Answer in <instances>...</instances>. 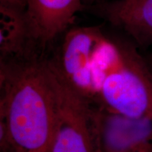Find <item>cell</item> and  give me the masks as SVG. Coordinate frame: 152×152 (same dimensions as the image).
I'll return each instance as SVG.
<instances>
[{"instance_id": "8fae6325", "label": "cell", "mask_w": 152, "mask_h": 152, "mask_svg": "<svg viewBox=\"0 0 152 152\" xmlns=\"http://www.w3.org/2000/svg\"><path fill=\"white\" fill-rule=\"evenodd\" d=\"M120 1H121V2H123V3L128 4V3L132 2V1H134V0H120Z\"/></svg>"}, {"instance_id": "6da1fadb", "label": "cell", "mask_w": 152, "mask_h": 152, "mask_svg": "<svg viewBox=\"0 0 152 152\" xmlns=\"http://www.w3.org/2000/svg\"><path fill=\"white\" fill-rule=\"evenodd\" d=\"M54 120L50 56L0 60L1 152H49Z\"/></svg>"}, {"instance_id": "ba28073f", "label": "cell", "mask_w": 152, "mask_h": 152, "mask_svg": "<svg viewBox=\"0 0 152 152\" xmlns=\"http://www.w3.org/2000/svg\"><path fill=\"white\" fill-rule=\"evenodd\" d=\"M37 49L31 40L25 9L0 4V60L23 57Z\"/></svg>"}, {"instance_id": "7a4b0ae2", "label": "cell", "mask_w": 152, "mask_h": 152, "mask_svg": "<svg viewBox=\"0 0 152 152\" xmlns=\"http://www.w3.org/2000/svg\"><path fill=\"white\" fill-rule=\"evenodd\" d=\"M91 76L96 106L152 120V71L128 36L102 30L91 58Z\"/></svg>"}, {"instance_id": "4fadbf2b", "label": "cell", "mask_w": 152, "mask_h": 152, "mask_svg": "<svg viewBox=\"0 0 152 152\" xmlns=\"http://www.w3.org/2000/svg\"><path fill=\"white\" fill-rule=\"evenodd\" d=\"M151 152H152V151H151Z\"/></svg>"}, {"instance_id": "277c9868", "label": "cell", "mask_w": 152, "mask_h": 152, "mask_svg": "<svg viewBox=\"0 0 152 152\" xmlns=\"http://www.w3.org/2000/svg\"><path fill=\"white\" fill-rule=\"evenodd\" d=\"M102 30L100 26H82L67 30L58 49L51 56L68 85L95 105L91 58Z\"/></svg>"}, {"instance_id": "5b68a950", "label": "cell", "mask_w": 152, "mask_h": 152, "mask_svg": "<svg viewBox=\"0 0 152 152\" xmlns=\"http://www.w3.org/2000/svg\"><path fill=\"white\" fill-rule=\"evenodd\" d=\"M99 152H151L152 120L132 118L99 106Z\"/></svg>"}, {"instance_id": "3957f363", "label": "cell", "mask_w": 152, "mask_h": 152, "mask_svg": "<svg viewBox=\"0 0 152 152\" xmlns=\"http://www.w3.org/2000/svg\"><path fill=\"white\" fill-rule=\"evenodd\" d=\"M55 120L49 152H99L96 106L68 85L50 57Z\"/></svg>"}, {"instance_id": "30bf717a", "label": "cell", "mask_w": 152, "mask_h": 152, "mask_svg": "<svg viewBox=\"0 0 152 152\" xmlns=\"http://www.w3.org/2000/svg\"><path fill=\"white\" fill-rule=\"evenodd\" d=\"M146 61H147L148 65H149L150 69L152 71V52L148 55L147 57H145Z\"/></svg>"}, {"instance_id": "52a82bcc", "label": "cell", "mask_w": 152, "mask_h": 152, "mask_svg": "<svg viewBox=\"0 0 152 152\" xmlns=\"http://www.w3.org/2000/svg\"><path fill=\"white\" fill-rule=\"evenodd\" d=\"M97 12L121 28L139 47L152 45V0H120L99 4Z\"/></svg>"}, {"instance_id": "9c48e42d", "label": "cell", "mask_w": 152, "mask_h": 152, "mask_svg": "<svg viewBox=\"0 0 152 152\" xmlns=\"http://www.w3.org/2000/svg\"><path fill=\"white\" fill-rule=\"evenodd\" d=\"M27 0H0V4L10 6L26 10Z\"/></svg>"}, {"instance_id": "8992f818", "label": "cell", "mask_w": 152, "mask_h": 152, "mask_svg": "<svg viewBox=\"0 0 152 152\" xmlns=\"http://www.w3.org/2000/svg\"><path fill=\"white\" fill-rule=\"evenodd\" d=\"M84 5L83 0H27L25 12L34 45L47 48L68 30Z\"/></svg>"}, {"instance_id": "7c38bea8", "label": "cell", "mask_w": 152, "mask_h": 152, "mask_svg": "<svg viewBox=\"0 0 152 152\" xmlns=\"http://www.w3.org/2000/svg\"><path fill=\"white\" fill-rule=\"evenodd\" d=\"M83 1H84L85 4H88V3H92L94 0H83Z\"/></svg>"}]
</instances>
